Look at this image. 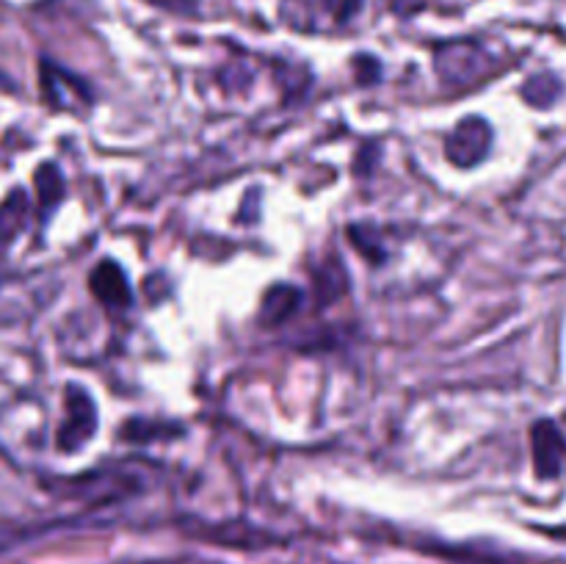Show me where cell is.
Here are the masks:
<instances>
[{"instance_id":"cell-1","label":"cell","mask_w":566,"mask_h":564,"mask_svg":"<svg viewBox=\"0 0 566 564\" xmlns=\"http://www.w3.org/2000/svg\"><path fill=\"white\" fill-rule=\"evenodd\" d=\"M434 70L442 86L453 92H470L475 86H484V81L501 72V59L481 42L457 39V42L437 44Z\"/></svg>"},{"instance_id":"cell-2","label":"cell","mask_w":566,"mask_h":564,"mask_svg":"<svg viewBox=\"0 0 566 564\" xmlns=\"http://www.w3.org/2000/svg\"><path fill=\"white\" fill-rule=\"evenodd\" d=\"M368 0H282L280 14L293 31L329 33L352 25Z\"/></svg>"},{"instance_id":"cell-3","label":"cell","mask_w":566,"mask_h":564,"mask_svg":"<svg viewBox=\"0 0 566 564\" xmlns=\"http://www.w3.org/2000/svg\"><path fill=\"white\" fill-rule=\"evenodd\" d=\"M97 429L99 415L92 393L83 385L70 382L64 387V415H61V424L55 429V448L61 453H77L94 440Z\"/></svg>"},{"instance_id":"cell-4","label":"cell","mask_w":566,"mask_h":564,"mask_svg":"<svg viewBox=\"0 0 566 564\" xmlns=\"http://www.w3.org/2000/svg\"><path fill=\"white\" fill-rule=\"evenodd\" d=\"M39 88H42V100L50 111L83 116L94 105V92L88 81L50 59L39 61Z\"/></svg>"},{"instance_id":"cell-5","label":"cell","mask_w":566,"mask_h":564,"mask_svg":"<svg viewBox=\"0 0 566 564\" xmlns=\"http://www.w3.org/2000/svg\"><path fill=\"white\" fill-rule=\"evenodd\" d=\"M492 142H495V133L484 116H464L446 136V158L457 169H473L490 158Z\"/></svg>"},{"instance_id":"cell-6","label":"cell","mask_w":566,"mask_h":564,"mask_svg":"<svg viewBox=\"0 0 566 564\" xmlns=\"http://www.w3.org/2000/svg\"><path fill=\"white\" fill-rule=\"evenodd\" d=\"M531 451L534 470L542 481L562 479L566 470V437L553 420H536L531 426Z\"/></svg>"},{"instance_id":"cell-7","label":"cell","mask_w":566,"mask_h":564,"mask_svg":"<svg viewBox=\"0 0 566 564\" xmlns=\"http://www.w3.org/2000/svg\"><path fill=\"white\" fill-rule=\"evenodd\" d=\"M88 293L103 304L105 310L114 313H125L133 307V291L127 282L125 269L116 260L105 258L88 271Z\"/></svg>"},{"instance_id":"cell-8","label":"cell","mask_w":566,"mask_h":564,"mask_svg":"<svg viewBox=\"0 0 566 564\" xmlns=\"http://www.w3.org/2000/svg\"><path fill=\"white\" fill-rule=\"evenodd\" d=\"M304 299H307L304 288L293 285V282H274L265 288L263 299H260L258 324L263 330H280L302 313Z\"/></svg>"},{"instance_id":"cell-9","label":"cell","mask_w":566,"mask_h":564,"mask_svg":"<svg viewBox=\"0 0 566 564\" xmlns=\"http://www.w3.org/2000/svg\"><path fill=\"white\" fill-rule=\"evenodd\" d=\"M28 221H31V199H28L25 188H11L0 202V265L9 260L11 247L22 236Z\"/></svg>"},{"instance_id":"cell-10","label":"cell","mask_w":566,"mask_h":564,"mask_svg":"<svg viewBox=\"0 0 566 564\" xmlns=\"http://www.w3.org/2000/svg\"><path fill=\"white\" fill-rule=\"evenodd\" d=\"M33 186H36V219L48 224L50 216L59 210V205L66 197V182L59 166L53 160H44L33 171Z\"/></svg>"},{"instance_id":"cell-11","label":"cell","mask_w":566,"mask_h":564,"mask_svg":"<svg viewBox=\"0 0 566 564\" xmlns=\"http://www.w3.org/2000/svg\"><path fill=\"white\" fill-rule=\"evenodd\" d=\"M348 291H352V276H348L346 265L340 263L337 254H329L318 269H313V293L318 307L337 302Z\"/></svg>"},{"instance_id":"cell-12","label":"cell","mask_w":566,"mask_h":564,"mask_svg":"<svg viewBox=\"0 0 566 564\" xmlns=\"http://www.w3.org/2000/svg\"><path fill=\"white\" fill-rule=\"evenodd\" d=\"M346 236L348 243L354 247V252L363 254L368 265H376V269H379V265H385L387 258H390L381 232L376 230L374 224H368V221H354V224H348Z\"/></svg>"},{"instance_id":"cell-13","label":"cell","mask_w":566,"mask_h":564,"mask_svg":"<svg viewBox=\"0 0 566 564\" xmlns=\"http://www.w3.org/2000/svg\"><path fill=\"white\" fill-rule=\"evenodd\" d=\"M523 97L528 100L534 108H551V105L562 97V81H558L553 72H539V75L525 81Z\"/></svg>"},{"instance_id":"cell-14","label":"cell","mask_w":566,"mask_h":564,"mask_svg":"<svg viewBox=\"0 0 566 564\" xmlns=\"http://www.w3.org/2000/svg\"><path fill=\"white\" fill-rule=\"evenodd\" d=\"M177 429L175 424H160V420H147V418H130L119 426V440H130V442H147V440H158V435L169 437L175 435Z\"/></svg>"},{"instance_id":"cell-15","label":"cell","mask_w":566,"mask_h":564,"mask_svg":"<svg viewBox=\"0 0 566 564\" xmlns=\"http://www.w3.org/2000/svg\"><path fill=\"white\" fill-rule=\"evenodd\" d=\"M354 77H357L359 86H374V83H379V59H376V55H357V59H354Z\"/></svg>"},{"instance_id":"cell-16","label":"cell","mask_w":566,"mask_h":564,"mask_svg":"<svg viewBox=\"0 0 566 564\" xmlns=\"http://www.w3.org/2000/svg\"><path fill=\"white\" fill-rule=\"evenodd\" d=\"M144 3L155 6V9L160 11H169V14H177V17H191L197 14L202 0H144Z\"/></svg>"}]
</instances>
